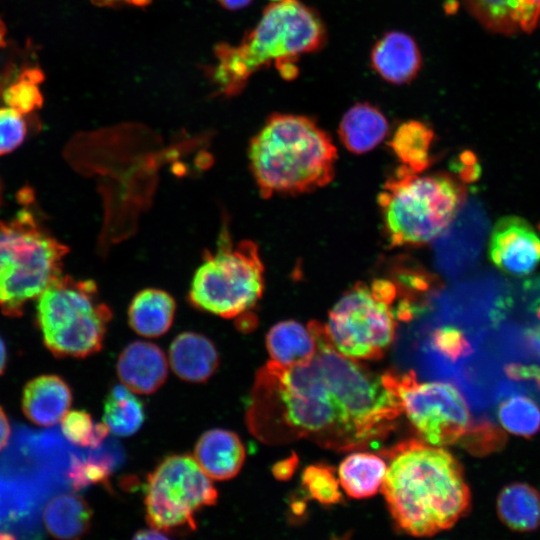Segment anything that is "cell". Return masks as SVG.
<instances>
[{
	"label": "cell",
	"instance_id": "8992f818",
	"mask_svg": "<svg viewBox=\"0 0 540 540\" xmlns=\"http://www.w3.org/2000/svg\"><path fill=\"white\" fill-rule=\"evenodd\" d=\"M69 249L26 208L0 221V310L19 317L24 306L62 273Z\"/></svg>",
	"mask_w": 540,
	"mask_h": 540
},
{
	"label": "cell",
	"instance_id": "ee69618b",
	"mask_svg": "<svg viewBox=\"0 0 540 540\" xmlns=\"http://www.w3.org/2000/svg\"><path fill=\"white\" fill-rule=\"evenodd\" d=\"M538 229L540 230V223H539V225H538Z\"/></svg>",
	"mask_w": 540,
	"mask_h": 540
},
{
	"label": "cell",
	"instance_id": "7402d4cb",
	"mask_svg": "<svg viewBox=\"0 0 540 540\" xmlns=\"http://www.w3.org/2000/svg\"><path fill=\"white\" fill-rule=\"evenodd\" d=\"M92 510L84 498L75 493L60 494L51 499L43 512L44 525L58 539H78L91 527Z\"/></svg>",
	"mask_w": 540,
	"mask_h": 540
},
{
	"label": "cell",
	"instance_id": "8d00e7d4",
	"mask_svg": "<svg viewBox=\"0 0 540 540\" xmlns=\"http://www.w3.org/2000/svg\"><path fill=\"white\" fill-rule=\"evenodd\" d=\"M297 463V456L292 454L291 457L277 462L272 468V473L279 480H287L293 475Z\"/></svg>",
	"mask_w": 540,
	"mask_h": 540
},
{
	"label": "cell",
	"instance_id": "277c9868",
	"mask_svg": "<svg viewBox=\"0 0 540 540\" xmlns=\"http://www.w3.org/2000/svg\"><path fill=\"white\" fill-rule=\"evenodd\" d=\"M248 160L263 198L298 195L332 181L337 149L313 119L279 113L251 139Z\"/></svg>",
	"mask_w": 540,
	"mask_h": 540
},
{
	"label": "cell",
	"instance_id": "e0dca14e",
	"mask_svg": "<svg viewBox=\"0 0 540 540\" xmlns=\"http://www.w3.org/2000/svg\"><path fill=\"white\" fill-rule=\"evenodd\" d=\"M194 458L210 478L228 480L241 470L245 447L234 432L212 429L197 441Z\"/></svg>",
	"mask_w": 540,
	"mask_h": 540
},
{
	"label": "cell",
	"instance_id": "f6af8a7d",
	"mask_svg": "<svg viewBox=\"0 0 540 540\" xmlns=\"http://www.w3.org/2000/svg\"><path fill=\"white\" fill-rule=\"evenodd\" d=\"M273 1H275V0H273Z\"/></svg>",
	"mask_w": 540,
	"mask_h": 540
},
{
	"label": "cell",
	"instance_id": "ab89813d",
	"mask_svg": "<svg viewBox=\"0 0 540 540\" xmlns=\"http://www.w3.org/2000/svg\"><path fill=\"white\" fill-rule=\"evenodd\" d=\"M166 538H168V534L152 527L150 529L138 531L134 535V539H144V540L145 539H166Z\"/></svg>",
	"mask_w": 540,
	"mask_h": 540
},
{
	"label": "cell",
	"instance_id": "cb8c5ba5",
	"mask_svg": "<svg viewBox=\"0 0 540 540\" xmlns=\"http://www.w3.org/2000/svg\"><path fill=\"white\" fill-rule=\"evenodd\" d=\"M386 471V463L377 455L353 453L340 464L339 481L348 496L367 498L381 488Z\"/></svg>",
	"mask_w": 540,
	"mask_h": 540
},
{
	"label": "cell",
	"instance_id": "52a82bcc",
	"mask_svg": "<svg viewBox=\"0 0 540 540\" xmlns=\"http://www.w3.org/2000/svg\"><path fill=\"white\" fill-rule=\"evenodd\" d=\"M264 270L258 245L248 239L233 243L224 225L215 251L204 254L193 274L188 300L216 316L240 317L262 297Z\"/></svg>",
	"mask_w": 540,
	"mask_h": 540
},
{
	"label": "cell",
	"instance_id": "5bb4252c",
	"mask_svg": "<svg viewBox=\"0 0 540 540\" xmlns=\"http://www.w3.org/2000/svg\"><path fill=\"white\" fill-rule=\"evenodd\" d=\"M116 369L122 384L129 390L138 394H151L165 382L168 364L157 345L135 341L123 349Z\"/></svg>",
	"mask_w": 540,
	"mask_h": 540
},
{
	"label": "cell",
	"instance_id": "603a6c76",
	"mask_svg": "<svg viewBox=\"0 0 540 540\" xmlns=\"http://www.w3.org/2000/svg\"><path fill=\"white\" fill-rule=\"evenodd\" d=\"M497 514L512 531H534L540 526V493L525 483L509 484L498 495Z\"/></svg>",
	"mask_w": 540,
	"mask_h": 540
},
{
	"label": "cell",
	"instance_id": "1f68e13d",
	"mask_svg": "<svg viewBox=\"0 0 540 540\" xmlns=\"http://www.w3.org/2000/svg\"><path fill=\"white\" fill-rule=\"evenodd\" d=\"M301 481L311 498L323 505L336 504L342 500L339 481L331 467L310 465L303 470Z\"/></svg>",
	"mask_w": 540,
	"mask_h": 540
},
{
	"label": "cell",
	"instance_id": "30bf717a",
	"mask_svg": "<svg viewBox=\"0 0 540 540\" xmlns=\"http://www.w3.org/2000/svg\"><path fill=\"white\" fill-rule=\"evenodd\" d=\"M218 492L211 478L188 455L165 458L148 476L146 520L164 533L195 530L196 511L214 505Z\"/></svg>",
	"mask_w": 540,
	"mask_h": 540
},
{
	"label": "cell",
	"instance_id": "2e32d148",
	"mask_svg": "<svg viewBox=\"0 0 540 540\" xmlns=\"http://www.w3.org/2000/svg\"><path fill=\"white\" fill-rule=\"evenodd\" d=\"M72 403L69 385L57 375H42L24 387L22 410L34 424L53 426L68 412Z\"/></svg>",
	"mask_w": 540,
	"mask_h": 540
},
{
	"label": "cell",
	"instance_id": "8fae6325",
	"mask_svg": "<svg viewBox=\"0 0 540 540\" xmlns=\"http://www.w3.org/2000/svg\"><path fill=\"white\" fill-rule=\"evenodd\" d=\"M386 385L398 396L402 412L433 446L454 444L469 431L471 415L461 392L451 383H419L414 371L386 372Z\"/></svg>",
	"mask_w": 540,
	"mask_h": 540
},
{
	"label": "cell",
	"instance_id": "b9f144b4",
	"mask_svg": "<svg viewBox=\"0 0 540 540\" xmlns=\"http://www.w3.org/2000/svg\"><path fill=\"white\" fill-rule=\"evenodd\" d=\"M6 347L3 340L0 338V375L3 373L6 366Z\"/></svg>",
	"mask_w": 540,
	"mask_h": 540
},
{
	"label": "cell",
	"instance_id": "44dd1931",
	"mask_svg": "<svg viewBox=\"0 0 540 540\" xmlns=\"http://www.w3.org/2000/svg\"><path fill=\"white\" fill-rule=\"evenodd\" d=\"M266 348L272 361L294 366L312 359L316 352V341L308 325L286 320L270 328L266 335Z\"/></svg>",
	"mask_w": 540,
	"mask_h": 540
},
{
	"label": "cell",
	"instance_id": "74e56055",
	"mask_svg": "<svg viewBox=\"0 0 540 540\" xmlns=\"http://www.w3.org/2000/svg\"><path fill=\"white\" fill-rule=\"evenodd\" d=\"M93 4L97 6H119V5H134V6H146L152 0H90Z\"/></svg>",
	"mask_w": 540,
	"mask_h": 540
},
{
	"label": "cell",
	"instance_id": "d6a6232c",
	"mask_svg": "<svg viewBox=\"0 0 540 540\" xmlns=\"http://www.w3.org/2000/svg\"><path fill=\"white\" fill-rule=\"evenodd\" d=\"M22 115L11 107L0 108V156L12 152L24 141L27 126Z\"/></svg>",
	"mask_w": 540,
	"mask_h": 540
},
{
	"label": "cell",
	"instance_id": "ba28073f",
	"mask_svg": "<svg viewBox=\"0 0 540 540\" xmlns=\"http://www.w3.org/2000/svg\"><path fill=\"white\" fill-rule=\"evenodd\" d=\"M112 318L92 280L60 275L37 298V321L47 349L57 357L98 352Z\"/></svg>",
	"mask_w": 540,
	"mask_h": 540
},
{
	"label": "cell",
	"instance_id": "6da1fadb",
	"mask_svg": "<svg viewBox=\"0 0 540 540\" xmlns=\"http://www.w3.org/2000/svg\"><path fill=\"white\" fill-rule=\"evenodd\" d=\"M316 352L304 364L269 361L257 373L249 399V431L267 444L306 437L351 450L386 436L402 413L398 396L355 359L334 347L326 326L308 324Z\"/></svg>",
	"mask_w": 540,
	"mask_h": 540
},
{
	"label": "cell",
	"instance_id": "7a4b0ae2",
	"mask_svg": "<svg viewBox=\"0 0 540 540\" xmlns=\"http://www.w3.org/2000/svg\"><path fill=\"white\" fill-rule=\"evenodd\" d=\"M381 489L396 524L415 537L450 529L470 507V490L457 459L440 446L417 440L390 452Z\"/></svg>",
	"mask_w": 540,
	"mask_h": 540
},
{
	"label": "cell",
	"instance_id": "83f0119b",
	"mask_svg": "<svg viewBox=\"0 0 540 540\" xmlns=\"http://www.w3.org/2000/svg\"><path fill=\"white\" fill-rule=\"evenodd\" d=\"M63 435L72 444L97 449L109 433L102 423L94 424L91 415L85 411L67 412L61 419Z\"/></svg>",
	"mask_w": 540,
	"mask_h": 540
},
{
	"label": "cell",
	"instance_id": "e575fe53",
	"mask_svg": "<svg viewBox=\"0 0 540 540\" xmlns=\"http://www.w3.org/2000/svg\"><path fill=\"white\" fill-rule=\"evenodd\" d=\"M506 374L516 380H534L540 387V367L535 365L512 364L505 368Z\"/></svg>",
	"mask_w": 540,
	"mask_h": 540
},
{
	"label": "cell",
	"instance_id": "7c38bea8",
	"mask_svg": "<svg viewBox=\"0 0 540 540\" xmlns=\"http://www.w3.org/2000/svg\"><path fill=\"white\" fill-rule=\"evenodd\" d=\"M489 256L507 274L529 275L540 262V238L525 219L502 217L491 233Z\"/></svg>",
	"mask_w": 540,
	"mask_h": 540
},
{
	"label": "cell",
	"instance_id": "7bdbcfd3",
	"mask_svg": "<svg viewBox=\"0 0 540 540\" xmlns=\"http://www.w3.org/2000/svg\"><path fill=\"white\" fill-rule=\"evenodd\" d=\"M1 200H2V187H1V182H0V204H1Z\"/></svg>",
	"mask_w": 540,
	"mask_h": 540
},
{
	"label": "cell",
	"instance_id": "d6986e66",
	"mask_svg": "<svg viewBox=\"0 0 540 540\" xmlns=\"http://www.w3.org/2000/svg\"><path fill=\"white\" fill-rule=\"evenodd\" d=\"M175 311V300L168 292L145 288L136 293L129 304L128 323L143 337H159L170 329Z\"/></svg>",
	"mask_w": 540,
	"mask_h": 540
},
{
	"label": "cell",
	"instance_id": "ffe728a7",
	"mask_svg": "<svg viewBox=\"0 0 540 540\" xmlns=\"http://www.w3.org/2000/svg\"><path fill=\"white\" fill-rule=\"evenodd\" d=\"M388 133L385 115L370 103H356L343 115L338 134L342 144L355 154L375 148Z\"/></svg>",
	"mask_w": 540,
	"mask_h": 540
},
{
	"label": "cell",
	"instance_id": "4fadbf2b",
	"mask_svg": "<svg viewBox=\"0 0 540 540\" xmlns=\"http://www.w3.org/2000/svg\"><path fill=\"white\" fill-rule=\"evenodd\" d=\"M466 9L487 31L513 36L540 28V0H464Z\"/></svg>",
	"mask_w": 540,
	"mask_h": 540
},
{
	"label": "cell",
	"instance_id": "ac0fdd59",
	"mask_svg": "<svg viewBox=\"0 0 540 540\" xmlns=\"http://www.w3.org/2000/svg\"><path fill=\"white\" fill-rule=\"evenodd\" d=\"M169 361L179 378L200 383L214 374L219 364V355L215 345L204 335L183 332L170 345Z\"/></svg>",
	"mask_w": 540,
	"mask_h": 540
},
{
	"label": "cell",
	"instance_id": "9a60e30c",
	"mask_svg": "<svg viewBox=\"0 0 540 540\" xmlns=\"http://www.w3.org/2000/svg\"><path fill=\"white\" fill-rule=\"evenodd\" d=\"M371 66L386 82L403 85L411 82L422 65L416 41L401 31H389L374 44Z\"/></svg>",
	"mask_w": 540,
	"mask_h": 540
},
{
	"label": "cell",
	"instance_id": "3957f363",
	"mask_svg": "<svg viewBox=\"0 0 540 540\" xmlns=\"http://www.w3.org/2000/svg\"><path fill=\"white\" fill-rule=\"evenodd\" d=\"M326 36L318 13L300 0L272 1L239 44L215 46L217 62L210 78L224 96L240 93L253 73L271 63L291 79L296 75L294 62L302 54L320 50Z\"/></svg>",
	"mask_w": 540,
	"mask_h": 540
},
{
	"label": "cell",
	"instance_id": "60d3db41",
	"mask_svg": "<svg viewBox=\"0 0 540 540\" xmlns=\"http://www.w3.org/2000/svg\"><path fill=\"white\" fill-rule=\"evenodd\" d=\"M229 10H236L247 6L252 0H217Z\"/></svg>",
	"mask_w": 540,
	"mask_h": 540
},
{
	"label": "cell",
	"instance_id": "836d02e7",
	"mask_svg": "<svg viewBox=\"0 0 540 540\" xmlns=\"http://www.w3.org/2000/svg\"><path fill=\"white\" fill-rule=\"evenodd\" d=\"M520 292L526 316L540 324V275L525 280Z\"/></svg>",
	"mask_w": 540,
	"mask_h": 540
},
{
	"label": "cell",
	"instance_id": "9c48e42d",
	"mask_svg": "<svg viewBox=\"0 0 540 540\" xmlns=\"http://www.w3.org/2000/svg\"><path fill=\"white\" fill-rule=\"evenodd\" d=\"M397 296L395 285L377 279L357 283L329 312L328 335L338 352L352 359H378L394 340Z\"/></svg>",
	"mask_w": 540,
	"mask_h": 540
},
{
	"label": "cell",
	"instance_id": "f546056e",
	"mask_svg": "<svg viewBox=\"0 0 540 540\" xmlns=\"http://www.w3.org/2000/svg\"><path fill=\"white\" fill-rule=\"evenodd\" d=\"M428 345L440 364H457L472 353V345L465 333L453 326L435 330Z\"/></svg>",
	"mask_w": 540,
	"mask_h": 540
},
{
	"label": "cell",
	"instance_id": "4316f807",
	"mask_svg": "<svg viewBox=\"0 0 540 540\" xmlns=\"http://www.w3.org/2000/svg\"><path fill=\"white\" fill-rule=\"evenodd\" d=\"M497 416L502 427L515 436L530 438L540 430V408L527 396L506 398L499 405Z\"/></svg>",
	"mask_w": 540,
	"mask_h": 540
},
{
	"label": "cell",
	"instance_id": "484cf974",
	"mask_svg": "<svg viewBox=\"0 0 540 540\" xmlns=\"http://www.w3.org/2000/svg\"><path fill=\"white\" fill-rule=\"evenodd\" d=\"M143 402L126 386L116 385L104 402L103 422L116 436H131L143 425Z\"/></svg>",
	"mask_w": 540,
	"mask_h": 540
},
{
	"label": "cell",
	"instance_id": "f1b7e54d",
	"mask_svg": "<svg viewBox=\"0 0 540 540\" xmlns=\"http://www.w3.org/2000/svg\"><path fill=\"white\" fill-rule=\"evenodd\" d=\"M43 79L44 75L39 69L24 70L18 80L4 92L5 103L21 114H27L40 108L43 97L37 85Z\"/></svg>",
	"mask_w": 540,
	"mask_h": 540
},
{
	"label": "cell",
	"instance_id": "d590c367",
	"mask_svg": "<svg viewBox=\"0 0 540 540\" xmlns=\"http://www.w3.org/2000/svg\"><path fill=\"white\" fill-rule=\"evenodd\" d=\"M522 341L529 352L540 357V324L524 329Z\"/></svg>",
	"mask_w": 540,
	"mask_h": 540
},
{
	"label": "cell",
	"instance_id": "4dcf8cb0",
	"mask_svg": "<svg viewBox=\"0 0 540 540\" xmlns=\"http://www.w3.org/2000/svg\"><path fill=\"white\" fill-rule=\"evenodd\" d=\"M113 464L114 460L107 454L85 459L72 456L67 477L75 490L92 484H107Z\"/></svg>",
	"mask_w": 540,
	"mask_h": 540
},
{
	"label": "cell",
	"instance_id": "d4e9b609",
	"mask_svg": "<svg viewBox=\"0 0 540 540\" xmlns=\"http://www.w3.org/2000/svg\"><path fill=\"white\" fill-rule=\"evenodd\" d=\"M433 140L434 132L427 124L410 120L398 126L389 144L404 166L422 173L432 162L430 149Z\"/></svg>",
	"mask_w": 540,
	"mask_h": 540
},
{
	"label": "cell",
	"instance_id": "5b68a950",
	"mask_svg": "<svg viewBox=\"0 0 540 540\" xmlns=\"http://www.w3.org/2000/svg\"><path fill=\"white\" fill-rule=\"evenodd\" d=\"M464 197V187L447 174L400 166L378 197L387 239L392 246L430 242L449 226Z\"/></svg>",
	"mask_w": 540,
	"mask_h": 540
},
{
	"label": "cell",
	"instance_id": "f35d334b",
	"mask_svg": "<svg viewBox=\"0 0 540 540\" xmlns=\"http://www.w3.org/2000/svg\"><path fill=\"white\" fill-rule=\"evenodd\" d=\"M10 432L11 429L8 418L2 407H0V451L7 445Z\"/></svg>",
	"mask_w": 540,
	"mask_h": 540
}]
</instances>
